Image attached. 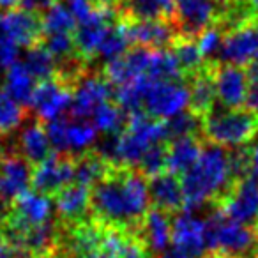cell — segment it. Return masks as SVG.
Instances as JSON below:
<instances>
[{"label": "cell", "instance_id": "cell-45", "mask_svg": "<svg viewBox=\"0 0 258 258\" xmlns=\"http://www.w3.org/2000/svg\"><path fill=\"white\" fill-rule=\"evenodd\" d=\"M66 2H68L66 8L71 11V15L75 16V20L78 23L89 22L97 8V4L92 0H66Z\"/></svg>", "mask_w": 258, "mask_h": 258}, {"label": "cell", "instance_id": "cell-44", "mask_svg": "<svg viewBox=\"0 0 258 258\" xmlns=\"http://www.w3.org/2000/svg\"><path fill=\"white\" fill-rule=\"evenodd\" d=\"M66 127H68V120H66L64 117L48 122V125H46V135H48V140H50L51 151L58 152V154H66V152H68Z\"/></svg>", "mask_w": 258, "mask_h": 258}, {"label": "cell", "instance_id": "cell-57", "mask_svg": "<svg viewBox=\"0 0 258 258\" xmlns=\"http://www.w3.org/2000/svg\"><path fill=\"white\" fill-rule=\"evenodd\" d=\"M249 6H251V9H253V13L258 16V0H249Z\"/></svg>", "mask_w": 258, "mask_h": 258}, {"label": "cell", "instance_id": "cell-2", "mask_svg": "<svg viewBox=\"0 0 258 258\" xmlns=\"http://www.w3.org/2000/svg\"><path fill=\"white\" fill-rule=\"evenodd\" d=\"M235 179L230 152L219 145L202 149L200 158L189 172L182 175V193L186 211H195L207 202L221 197Z\"/></svg>", "mask_w": 258, "mask_h": 258}, {"label": "cell", "instance_id": "cell-10", "mask_svg": "<svg viewBox=\"0 0 258 258\" xmlns=\"http://www.w3.org/2000/svg\"><path fill=\"white\" fill-rule=\"evenodd\" d=\"M172 244L175 249L202 256L209 249V223L207 219L186 211L172 219Z\"/></svg>", "mask_w": 258, "mask_h": 258}, {"label": "cell", "instance_id": "cell-19", "mask_svg": "<svg viewBox=\"0 0 258 258\" xmlns=\"http://www.w3.org/2000/svg\"><path fill=\"white\" fill-rule=\"evenodd\" d=\"M151 51L152 50H147V48L142 46H135L133 50H127V53H124L122 57L108 62L106 69H104V78L111 85L117 87L133 82L135 78L147 73Z\"/></svg>", "mask_w": 258, "mask_h": 258}, {"label": "cell", "instance_id": "cell-20", "mask_svg": "<svg viewBox=\"0 0 258 258\" xmlns=\"http://www.w3.org/2000/svg\"><path fill=\"white\" fill-rule=\"evenodd\" d=\"M142 244L145 249L156 254H163L172 244V219L168 212L161 209H149L142 219Z\"/></svg>", "mask_w": 258, "mask_h": 258}, {"label": "cell", "instance_id": "cell-33", "mask_svg": "<svg viewBox=\"0 0 258 258\" xmlns=\"http://www.w3.org/2000/svg\"><path fill=\"white\" fill-rule=\"evenodd\" d=\"M129 44L131 43H129L127 32H125V23L124 22L113 23L108 29V32L104 34L103 41L99 44V50H97V55L103 60L111 62L115 58L122 57L124 53H127Z\"/></svg>", "mask_w": 258, "mask_h": 258}, {"label": "cell", "instance_id": "cell-55", "mask_svg": "<svg viewBox=\"0 0 258 258\" xmlns=\"http://www.w3.org/2000/svg\"><path fill=\"white\" fill-rule=\"evenodd\" d=\"M22 0H0V11H11Z\"/></svg>", "mask_w": 258, "mask_h": 258}, {"label": "cell", "instance_id": "cell-13", "mask_svg": "<svg viewBox=\"0 0 258 258\" xmlns=\"http://www.w3.org/2000/svg\"><path fill=\"white\" fill-rule=\"evenodd\" d=\"M73 92L60 82V80H44L39 82L36 87V92L32 97V106L34 113L41 118V120H57V118L64 117L66 111L71 108Z\"/></svg>", "mask_w": 258, "mask_h": 258}, {"label": "cell", "instance_id": "cell-52", "mask_svg": "<svg viewBox=\"0 0 258 258\" xmlns=\"http://www.w3.org/2000/svg\"><path fill=\"white\" fill-rule=\"evenodd\" d=\"M159 2H161L163 13H165V18L166 20H172L173 8H175V0H159Z\"/></svg>", "mask_w": 258, "mask_h": 258}, {"label": "cell", "instance_id": "cell-60", "mask_svg": "<svg viewBox=\"0 0 258 258\" xmlns=\"http://www.w3.org/2000/svg\"><path fill=\"white\" fill-rule=\"evenodd\" d=\"M254 233H256V239H258V219H256V230H254Z\"/></svg>", "mask_w": 258, "mask_h": 258}, {"label": "cell", "instance_id": "cell-40", "mask_svg": "<svg viewBox=\"0 0 258 258\" xmlns=\"http://www.w3.org/2000/svg\"><path fill=\"white\" fill-rule=\"evenodd\" d=\"M43 46L50 51L55 62L73 60L76 55L75 39H73L71 34H50V36H44Z\"/></svg>", "mask_w": 258, "mask_h": 258}, {"label": "cell", "instance_id": "cell-56", "mask_svg": "<svg viewBox=\"0 0 258 258\" xmlns=\"http://www.w3.org/2000/svg\"><path fill=\"white\" fill-rule=\"evenodd\" d=\"M76 258H120V256H117V254L104 253V251H96V253L82 254V256H76Z\"/></svg>", "mask_w": 258, "mask_h": 258}, {"label": "cell", "instance_id": "cell-58", "mask_svg": "<svg viewBox=\"0 0 258 258\" xmlns=\"http://www.w3.org/2000/svg\"><path fill=\"white\" fill-rule=\"evenodd\" d=\"M202 258H226V256L221 253H211V254H205V256H202Z\"/></svg>", "mask_w": 258, "mask_h": 258}, {"label": "cell", "instance_id": "cell-15", "mask_svg": "<svg viewBox=\"0 0 258 258\" xmlns=\"http://www.w3.org/2000/svg\"><path fill=\"white\" fill-rule=\"evenodd\" d=\"M125 23L129 43L147 50H166V46L175 43L177 30L173 23L166 20H131Z\"/></svg>", "mask_w": 258, "mask_h": 258}, {"label": "cell", "instance_id": "cell-17", "mask_svg": "<svg viewBox=\"0 0 258 258\" xmlns=\"http://www.w3.org/2000/svg\"><path fill=\"white\" fill-rule=\"evenodd\" d=\"M32 186V166L18 154H2L0 158V197L15 202Z\"/></svg>", "mask_w": 258, "mask_h": 258}, {"label": "cell", "instance_id": "cell-51", "mask_svg": "<svg viewBox=\"0 0 258 258\" xmlns=\"http://www.w3.org/2000/svg\"><path fill=\"white\" fill-rule=\"evenodd\" d=\"M246 75H247V80H249V85H258V58L247 66Z\"/></svg>", "mask_w": 258, "mask_h": 258}, {"label": "cell", "instance_id": "cell-22", "mask_svg": "<svg viewBox=\"0 0 258 258\" xmlns=\"http://www.w3.org/2000/svg\"><path fill=\"white\" fill-rule=\"evenodd\" d=\"M90 198L92 191L90 187L82 184H69L64 189H60L55 197V209L58 216L66 221H80L90 209Z\"/></svg>", "mask_w": 258, "mask_h": 258}, {"label": "cell", "instance_id": "cell-28", "mask_svg": "<svg viewBox=\"0 0 258 258\" xmlns=\"http://www.w3.org/2000/svg\"><path fill=\"white\" fill-rule=\"evenodd\" d=\"M216 101V89H214V80H212V73L207 69L200 71L195 75L193 83L189 89V106L193 108L195 113H211L212 106Z\"/></svg>", "mask_w": 258, "mask_h": 258}, {"label": "cell", "instance_id": "cell-12", "mask_svg": "<svg viewBox=\"0 0 258 258\" xmlns=\"http://www.w3.org/2000/svg\"><path fill=\"white\" fill-rule=\"evenodd\" d=\"M75 182V161L62 156L50 154L32 168V186L43 195H57L66 186Z\"/></svg>", "mask_w": 258, "mask_h": 258}, {"label": "cell", "instance_id": "cell-5", "mask_svg": "<svg viewBox=\"0 0 258 258\" xmlns=\"http://www.w3.org/2000/svg\"><path fill=\"white\" fill-rule=\"evenodd\" d=\"M209 249H218L226 258H240L249 254L256 246V233L249 225L232 221L223 212H216L207 219Z\"/></svg>", "mask_w": 258, "mask_h": 258}, {"label": "cell", "instance_id": "cell-43", "mask_svg": "<svg viewBox=\"0 0 258 258\" xmlns=\"http://www.w3.org/2000/svg\"><path fill=\"white\" fill-rule=\"evenodd\" d=\"M223 32L219 30L218 25H212L209 29H205L204 32L198 36V48H200V53L204 55V58H212L218 57L219 50H221L223 44Z\"/></svg>", "mask_w": 258, "mask_h": 258}, {"label": "cell", "instance_id": "cell-49", "mask_svg": "<svg viewBox=\"0 0 258 258\" xmlns=\"http://www.w3.org/2000/svg\"><path fill=\"white\" fill-rule=\"evenodd\" d=\"M247 110L253 111L254 115H258V85H249L247 89V96H246V103Z\"/></svg>", "mask_w": 258, "mask_h": 258}, {"label": "cell", "instance_id": "cell-4", "mask_svg": "<svg viewBox=\"0 0 258 258\" xmlns=\"http://www.w3.org/2000/svg\"><path fill=\"white\" fill-rule=\"evenodd\" d=\"M204 131L214 145L223 149L242 147L258 133V115L240 108L211 111L204 118Z\"/></svg>", "mask_w": 258, "mask_h": 258}, {"label": "cell", "instance_id": "cell-41", "mask_svg": "<svg viewBox=\"0 0 258 258\" xmlns=\"http://www.w3.org/2000/svg\"><path fill=\"white\" fill-rule=\"evenodd\" d=\"M124 6L133 20H161L165 16L159 0H124Z\"/></svg>", "mask_w": 258, "mask_h": 258}, {"label": "cell", "instance_id": "cell-8", "mask_svg": "<svg viewBox=\"0 0 258 258\" xmlns=\"http://www.w3.org/2000/svg\"><path fill=\"white\" fill-rule=\"evenodd\" d=\"M189 108V89L182 82H152L144 94V110L151 118L168 120Z\"/></svg>", "mask_w": 258, "mask_h": 258}, {"label": "cell", "instance_id": "cell-7", "mask_svg": "<svg viewBox=\"0 0 258 258\" xmlns=\"http://www.w3.org/2000/svg\"><path fill=\"white\" fill-rule=\"evenodd\" d=\"M53 200L39 191H25L13 202V209L2 225L6 232L22 233L32 226L46 225L53 218Z\"/></svg>", "mask_w": 258, "mask_h": 258}, {"label": "cell", "instance_id": "cell-59", "mask_svg": "<svg viewBox=\"0 0 258 258\" xmlns=\"http://www.w3.org/2000/svg\"><path fill=\"white\" fill-rule=\"evenodd\" d=\"M2 135V133H0ZM0 158H2V138H0Z\"/></svg>", "mask_w": 258, "mask_h": 258}, {"label": "cell", "instance_id": "cell-9", "mask_svg": "<svg viewBox=\"0 0 258 258\" xmlns=\"http://www.w3.org/2000/svg\"><path fill=\"white\" fill-rule=\"evenodd\" d=\"M218 58L223 64L249 66L258 58V20L239 25L225 36Z\"/></svg>", "mask_w": 258, "mask_h": 258}, {"label": "cell", "instance_id": "cell-31", "mask_svg": "<svg viewBox=\"0 0 258 258\" xmlns=\"http://www.w3.org/2000/svg\"><path fill=\"white\" fill-rule=\"evenodd\" d=\"M104 230H101L99 226L90 225V223H82L73 230L71 237H69V247L71 253L76 256L82 254L96 253L97 249H101V242H103Z\"/></svg>", "mask_w": 258, "mask_h": 258}, {"label": "cell", "instance_id": "cell-39", "mask_svg": "<svg viewBox=\"0 0 258 258\" xmlns=\"http://www.w3.org/2000/svg\"><path fill=\"white\" fill-rule=\"evenodd\" d=\"M25 110L4 89H0V133H11L22 125Z\"/></svg>", "mask_w": 258, "mask_h": 258}, {"label": "cell", "instance_id": "cell-37", "mask_svg": "<svg viewBox=\"0 0 258 258\" xmlns=\"http://www.w3.org/2000/svg\"><path fill=\"white\" fill-rule=\"evenodd\" d=\"M43 36L50 34H71L76 29V20L66 6L55 2L41 18Z\"/></svg>", "mask_w": 258, "mask_h": 258}, {"label": "cell", "instance_id": "cell-3", "mask_svg": "<svg viewBox=\"0 0 258 258\" xmlns=\"http://www.w3.org/2000/svg\"><path fill=\"white\" fill-rule=\"evenodd\" d=\"M166 138L165 120H156L149 115H129L127 125L120 135H117V166H138L144 154Z\"/></svg>", "mask_w": 258, "mask_h": 258}, {"label": "cell", "instance_id": "cell-26", "mask_svg": "<svg viewBox=\"0 0 258 258\" xmlns=\"http://www.w3.org/2000/svg\"><path fill=\"white\" fill-rule=\"evenodd\" d=\"M101 251L117 254L120 258H145V254H147V249L142 244V240L124 235L118 230H104Z\"/></svg>", "mask_w": 258, "mask_h": 258}, {"label": "cell", "instance_id": "cell-47", "mask_svg": "<svg viewBox=\"0 0 258 258\" xmlns=\"http://www.w3.org/2000/svg\"><path fill=\"white\" fill-rule=\"evenodd\" d=\"M0 258H32V254L27 249H23V247L9 244L2 239V242H0Z\"/></svg>", "mask_w": 258, "mask_h": 258}, {"label": "cell", "instance_id": "cell-34", "mask_svg": "<svg viewBox=\"0 0 258 258\" xmlns=\"http://www.w3.org/2000/svg\"><path fill=\"white\" fill-rule=\"evenodd\" d=\"M106 163L97 154H83L75 163V182L87 187H94L108 175Z\"/></svg>", "mask_w": 258, "mask_h": 258}, {"label": "cell", "instance_id": "cell-1", "mask_svg": "<svg viewBox=\"0 0 258 258\" xmlns=\"http://www.w3.org/2000/svg\"><path fill=\"white\" fill-rule=\"evenodd\" d=\"M151 207V193L145 175L138 172H115L96 184L90 209L104 223L115 228L142 221Z\"/></svg>", "mask_w": 258, "mask_h": 258}, {"label": "cell", "instance_id": "cell-21", "mask_svg": "<svg viewBox=\"0 0 258 258\" xmlns=\"http://www.w3.org/2000/svg\"><path fill=\"white\" fill-rule=\"evenodd\" d=\"M149 193H151V202L156 205V209H161L165 212H175L184 207L182 184L177 179V175H172L168 172L152 177V180L149 182Z\"/></svg>", "mask_w": 258, "mask_h": 258}, {"label": "cell", "instance_id": "cell-50", "mask_svg": "<svg viewBox=\"0 0 258 258\" xmlns=\"http://www.w3.org/2000/svg\"><path fill=\"white\" fill-rule=\"evenodd\" d=\"M247 170L254 175V179H258V144L247 152Z\"/></svg>", "mask_w": 258, "mask_h": 258}, {"label": "cell", "instance_id": "cell-54", "mask_svg": "<svg viewBox=\"0 0 258 258\" xmlns=\"http://www.w3.org/2000/svg\"><path fill=\"white\" fill-rule=\"evenodd\" d=\"M9 216V211H8V202L4 200V198L0 197V226L4 225V221L8 219Z\"/></svg>", "mask_w": 258, "mask_h": 258}, {"label": "cell", "instance_id": "cell-27", "mask_svg": "<svg viewBox=\"0 0 258 258\" xmlns=\"http://www.w3.org/2000/svg\"><path fill=\"white\" fill-rule=\"evenodd\" d=\"M145 76L152 82H180L182 69L172 50H152Z\"/></svg>", "mask_w": 258, "mask_h": 258}, {"label": "cell", "instance_id": "cell-36", "mask_svg": "<svg viewBox=\"0 0 258 258\" xmlns=\"http://www.w3.org/2000/svg\"><path fill=\"white\" fill-rule=\"evenodd\" d=\"M92 124L104 135H120L125 124V111L118 104H111L108 101L94 110Z\"/></svg>", "mask_w": 258, "mask_h": 258}, {"label": "cell", "instance_id": "cell-24", "mask_svg": "<svg viewBox=\"0 0 258 258\" xmlns=\"http://www.w3.org/2000/svg\"><path fill=\"white\" fill-rule=\"evenodd\" d=\"M20 152L27 163L36 166L51 154V145L48 140L46 127L41 124H29L20 133Z\"/></svg>", "mask_w": 258, "mask_h": 258}, {"label": "cell", "instance_id": "cell-16", "mask_svg": "<svg viewBox=\"0 0 258 258\" xmlns=\"http://www.w3.org/2000/svg\"><path fill=\"white\" fill-rule=\"evenodd\" d=\"M113 96L111 83L103 76H85L76 83V89L73 92L71 111L73 118H87L92 117L94 110L101 104L108 103Z\"/></svg>", "mask_w": 258, "mask_h": 258}, {"label": "cell", "instance_id": "cell-46", "mask_svg": "<svg viewBox=\"0 0 258 258\" xmlns=\"http://www.w3.org/2000/svg\"><path fill=\"white\" fill-rule=\"evenodd\" d=\"M18 55H20L18 44L13 43L8 37L0 41V69L8 71L11 66H15L18 62Z\"/></svg>", "mask_w": 258, "mask_h": 258}, {"label": "cell", "instance_id": "cell-29", "mask_svg": "<svg viewBox=\"0 0 258 258\" xmlns=\"http://www.w3.org/2000/svg\"><path fill=\"white\" fill-rule=\"evenodd\" d=\"M97 127L87 118H73L68 120L66 127V142H68V152L73 154H83L97 142Z\"/></svg>", "mask_w": 258, "mask_h": 258}, {"label": "cell", "instance_id": "cell-38", "mask_svg": "<svg viewBox=\"0 0 258 258\" xmlns=\"http://www.w3.org/2000/svg\"><path fill=\"white\" fill-rule=\"evenodd\" d=\"M204 127V120L200 118V115L195 111H182V113L175 115V117L165 120V129H166V138H187L195 137V135Z\"/></svg>", "mask_w": 258, "mask_h": 258}, {"label": "cell", "instance_id": "cell-11", "mask_svg": "<svg viewBox=\"0 0 258 258\" xmlns=\"http://www.w3.org/2000/svg\"><path fill=\"white\" fill-rule=\"evenodd\" d=\"M221 212L232 221L249 225L258 219V180L242 177L223 197Z\"/></svg>", "mask_w": 258, "mask_h": 258}, {"label": "cell", "instance_id": "cell-53", "mask_svg": "<svg viewBox=\"0 0 258 258\" xmlns=\"http://www.w3.org/2000/svg\"><path fill=\"white\" fill-rule=\"evenodd\" d=\"M159 258H193V256H189V254L182 253V251H179V249L173 247V249H168L163 254H159Z\"/></svg>", "mask_w": 258, "mask_h": 258}, {"label": "cell", "instance_id": "cell-25", "mask_svg": "<svg viewBox=\"0 0 258 258\" xmlns=\"http://www.w3.org/2000/svg\"><path fill=\"white\" fill-rule=\"evenodd\" d=\"M36 78L27 71L23 62H16L6 71L4 90L22 106H30L34 92H36Z\"/></svg>", "mask_w": 258, "mask_h": 258}, {"label": "cell", "instance_id": "cell-14", "mask_svg": "<svg viewBox=\"0 0 258 258\" xmlns=\"http://www.w3.org/2000/svg\"><path fill=\"white\" fill-rule=\"evenodd\" d=\"M216 89V99L219 101L226 110H239L246 103L247 89H249V80L242 68L237 66L223 64L212 73Z\"/></svg>", "mask_w": 258, "mask_h": 258}, {"label": "cell", "instance_id": "cell-35", "mask_svg": "<svg viewBox=\"0 0 258 258\" xmlns=\"http://www.w3.org/2000/svg\"><path fill=\"white\" fill-rule=\"evenodd\" d=\"M172 51L175 55L182 73L198 75L200 71H204V55L200 53V48L193 39L179 36L175 39V43H173Z\"/></svg>", "mask_w": 258, "mask_h": 258}, {"label": "cell", "instance_id": "cell-30", "mask_svg": "<svg viewBox=\"0 0 258 258\" xmlns=\"http://www.w3.org/2000/svg\"><path fill=\"white\" fill-rule=\"evenodd\" d=\"M151 78L145 75L135 78L133 82L125 83L122 87H117V103L125 113H142L144 111V94L147 90Z\"/></svg>", "mask_w": 258, "mask_h": 258}, {"label": "cell", "instance_id": "cell-6", "mask_svg": "<svg viewBox=\"0 0 258 258\" xmlns=\"http://www.w3.org/2000/svg\"><path fill=\"white\" fill-rule=\"evenodd\" d=\"M221 6V0H175L172 23L180 37L193 39L219 22Z\"/></svg>", "mask_w": 258, "mask_h": 258}, {"label": "cell", "instance_id": "cell-42", "mask_svg": "<svg viewBox=\"0 0 258 258\" xmlns=\"http://www.w3.org/2000/svg\"><path fill=\"white\" fill-rule=\"evenodd\" d=\"M142 170V175L156 177L166 170V149L161 144L152 145L147 152L144 154L142 161L138 163Z\"/></svg>", "mask_w": 258, "mask_h": 258}, {"label": "cell", "instance_id": "cell-61", "mask_svg": "<svg viewBox=\"0 0 258 258\" xmlns=\"http://www.w3.org/2000/svg\"><path fill=\"white\" fill-rule=\"evenodd\" d=\"M0 242H2V226H0Z\"/></svg>", "mask_w": 258, "mask_h": 258}, {"label": "cell", "instance_id": "cell-18", "mask_svg": "<svg viewBox=\"0 0 258 258\" xmlns=\"http://www.w3.org/2000/svg\"><path fill=\"white\" fill-rule=\"evenodd\" d=\"M0 23H2L4 37L11 39L18 46L30 48L37 44L39 37L43 36L41 18L36 13L25 11V9H11L8 13H2Z\"/></svg>", "mask_w": 258, "mask_h": 258}, {"label": "cell", "instance_id": "cell-32", "mask_svg": "<svg viewBox=\"0 0 258 258\" xmlns=\"http://www.w3.org/2000/svg\"><path fill=\"white\" fill-rule=\"evenodd\" d=\"M23 66L39 82L51 80L55 76V73H57V62L43 44H34V46H30L27 50Z\"/></svg>", "mask_w": 258, "mask_h": 258}, {"label": "cell", "instance_id": "cell-48", "mask_svg": "<svg viewBox=\"0 0 258 258\" xmlns=\"http://www.w3.org/2000/svg\"><path fill=\"white\" fill-rule=\"evenodd\" d=\"M53 4H55V0H22V2H20L22 9L30 11V13H36V15H39L41 11L46 13Z\"/></svg>", "mask_w": 258, "mask_h": 258}, {"label": "cell", "instance_id": "cell-23", "mask_svg": "<svg viewBox=\"0 0 258 258\" xmlns=\"http://www.w3.org/2000/svg\"><path fill=\"white\" fill-rule=\"evenodd\" d=\"M202 147L195 137L177 138L166 149V172L172 175H184L193 168L200 158Z\"/></svg>", "mask_w": 258, "mask_h": 258}]
</instances>
